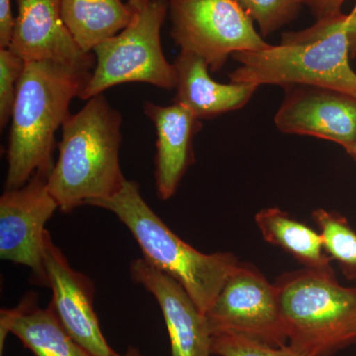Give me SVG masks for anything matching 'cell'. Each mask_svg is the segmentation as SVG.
<instances>
[{
	"label": "cell",
	"mask_w": 356,
	"mask_h": 356,
	"mask_svg": "<svg viewBox=\"0 0 356 356\" xmlns=\"http://www.w3.org/2000/svg\"><path fill=\"white\" fill-rule=\"evenodd\" d=\"M170 36L180 51L204 58L210 72H220L238 51L271 46L236 0H166Z\"/></svg>",
	"instance_id": "52a82bcc"
},
{
	"label": "cell",
	"mask_w": 356,
	"mask_h": 356,
	"mask_svg": "<svg viewBox=\"0 0 356 356\" xmlns=\"http://www.w3.org/2000/svg\"><path fill=\"white\" fill-rule=\"evenodd\" d=\"M211 355L216 356H307L289 344L274 346L235 332L212 334Z\"/></svg>",
	"instance_id": "44dd1931"
},
{
	"label": "cell",
	"mask_w": 356,
	"mask_h": 356,
	"mask_svg": "<svg viewBox=\"0 0 356 356\" xmlns=\"http://www.w3.org/2000/svg\"><path fill=\"white\" fill-rule=\"evenodd\" d=\"M134 282L156 299L165 321L172 356H211V334L205 315L184 287L144 259L130 264Z\"/></svg>",
	"instance_id": "7c38bea8"
},
{
	"label": "cell",
	"mask_w": 356,
	"mask_h": 356,
	"mask_svg": "<svg viewBox=\"0 0 356 356\" xmlns=\"http://www.w3.org/2000/svg\"><path fill=\"white\" fill-rule=\"evenodd\" d=\"M177 72L175 102L186 107L199 120L212 119L243 108L259 86L254 83H220L209 74L204 58L180 51L173 63Z\"/></svg>",
	"instance_id": "9a60e30c"
},
{
	"label": "cell",
	"mask_w": 356,
	"mask_h": 356,
	"mask_svg": "<svg viewBox=\"0 0 356 356\" xmlns=\"http://www.w3.org/2000/svg\"><path fill=\"white\" fill-rule=\"evenodd\" d=\"M211 334L235 332L274 346L288 343L275 284L241 262L205 314Z\"/></svg>",
	"instance_id": "ba28073f"
},
{
	"label": "cell",
	"mask_w": 356,
	"mask_h": 356,
	"mask_svg": "<svg viewBox=\"0 0 356 356\" xmlns=\"http://www.w3.org/2000/svg\"><path fill=\"white\" fill-rule=\"evenodd\" d=\"M44 264L48 287L53 292L50 307L67 332L90 356H116L103 336L93 307L95 286L86 274L74 270L47 233Z\"/></svg>",
	"instance_id": "8fae6325"
},
{
	"label": "cell",
	"mask_w": 356,
	"mask_h": 356,
	"mask_svg": "<svg viewBox=\"0 0 356 356\" xmlns=\"http://www.w3.org/2000/svg\"><path fill=\"white\" fill-rule=\"evenodd\" d=\"M348 39H350V56L355 57L356 55V14H348Z\"/></svg>",
	"instance_id": "d4e9b609"
},
{
	"label": "cell",
	"mask_w": 356,
	"mask_h": 356,
	"mask_svg": "<svg viewBox=\"0 0 356 356\" xmlns=\"http://www.w3.org/2000/svg\"><path fill=\"white\" fill-rule=\"evenodd\" d=\"M17 16L10 49L26 63L56 60L95 69V56L84 53L62 17V0H16Z\"/></svg>",
	"instance_id": "4fadbf2b"
},
{
	"label": "cell",
	"mask_w": 356,
	"mask_h": 356,
	"mask_svg": "<svg viewBox=\"0 0 356 356\" xmlns=\"http://www.w3.org/2000/svg\"><path fill=\"white\" fill-rule=\"evenodd\" d=\"M149 1L151 0H128V3L135 13H140L149 3Z\"/></svg>",
	"instance_id": "484cf974"
},
{
	"label": "cell",
	"mask_w": 356,
	"mask_h": 356,
	"mask_svg": "<svg viewBox=\"0 0 356 356\" xmlns=\"http://www.w3.org/2000/svg\"><path fill=\"white\" fill-rule=\"evenodd\" d=\"M274 284L292 348L307 356H334L356 344V287L305 268L282 274Z\"/></svg>",
	"instance_id": "5b68a950"
},
{
	"label": "cell",
	"mask_w": 356,
	"mask_h": 356,
	"mask_svg": "<svg viewBox=\"0 0 356 356\" xmlns=\"http://www.w3.org/2000/svg\"><path fill=\"white\" fill-rule=\"evenodd\" d=\"M348 154L351 159H353V161H355L356 165V142L355 144L353 145V147H351V149L348 152Z\"/></svg>",
	"instance_id": "83f0119b"
},
{
	"label": "cell",
	"mask_w": 356,
	"mask_h": 356,
	"mask_svg": "<svg viewBox=\"0 0 356 356\" xmlns=\"http://www.w3.org/2000/svg\"><path fill=\"white\" fill-rule=\"evenodd\" d=\"M116 356H146L143 355V353H140V350H138L137 348H133V346H131V348H129L127 350L125 351V353H123V355H119V353H117Z\"/></svg>",
	"instance_id": "4316f807"
},
{
	"label": "cell",
	"mask_w": 356,
	"mask_h": 356,
	"mask_svg": "<svg viewBox=\"0 0 356 356\" xmlns=\"http://www.w3.org/2000/svg\"><path fill=\"white\" fill-rule=\"evenodd\" d=\"M123 0H62V17L84 53L123 31L135 15Z\"/></svg>",
	"instance_id": "ac0fdd59"
},
{
	"label": "cell",
	"mask_w": 356,
	"mask_h": 356,
	"mask_svg": "<svg viewBox=\"0 0 356 356\" xmlns=\"http://www.w3.org/2000/svg\"><path fill=\"white\" fill-rule=\"evenodd\" d=\"M92 70L56 60L26 63L11 114L6 191L22 187L36 172L50 175L56 133Z\"/></svg>",
	"instance_id": "6da1fadb"
},
{
	"label": "cell",
	"mask_w": 356,
	"mask_h": 356,
	"mask_svg": "<svg viewBox=\"0 0 356 356\" xmlns=\"http://www.w3.org/2000/svg\"><path fill=\"white\" fill-rule=\"evenodd\" d=\"M284 89L274 116L280 132L330 140L350 151L356 142L355 97L322 86L295 84Z\"/></svg>",
	"instance_id": "30bf717a"
},
{
	"label": "cell",
	"mask_w": 356,
	"mask_h": 356,
	"mask_svg": "<svg viewBox=\"0 0 356 356\" xmlns=\"http://www.w3.org/2000/svg\"><path fill=\"white\" fill-rule=\"evenodd\" d=\"M13 334L34 356H90L74 341L50 306L42 309L35 296L0 315V353L7 334Z\"/></svg>",
	"instance_id": "2e32d148"
},
{
	"label": "cell",
	"mask_w": 356,
	"mask_h": 356,
	"mask_svg": "<svg viewBox=\"0 0 356 356\" xmlns=\"http://www.w3.org/2000/svg\"><path fill=\"white\" fill-rule=\"evenodd\" d=\"M122 123L120 112L99 95L63 124L58 158L48 177L49 191L63 213L112 197L123 186Z\"/></svg>",
	"instance_id": "7a4b0ae2"
},
{
	"label": "cell",
	"mask_w": 356,
	"mask_h": 356,
	"mask_svg": "<svg viewBox=\"0 0 356 356\" xmlns=\"http://www.w3.org/2000/svg\"><path fill=\"white\" fill-rule=\"evenodd\" d=\"M166 15V0H151L135 13L123 31L98 44L93 51L95 69L79 98L88 102L107 89L128 83L175 89V65L166 60L161 42Z\"/></svg>",
	"instance_id": "8992f818"
},
{
	"label": "cell",
	"mask_w": 356,
	"mask_h": 356,
	"mask_svg": "<svg viewBox=\"0 0 356 356\" xmlns=\"http://www.w3.org/2000/svg\"><path fill=\"white\" fill-rule=\"evenodd\" d=\"M255 224L266 243L280 248L303 268L315 273L336 275L332 259L325 252L318 231L295 220L277 207L262 209L255 215Z\"/></svg>",
	"instance_id": "e0dca14e"
},
{
	"label": "cell",
	"mask_w": 356,
	"mask_h": 356,
	"mask_svg": "<svg viewBox=\"0 0 356 356\" xmlns=\"http://www.w3.org/2000/svg\"><path fill=\"white\" fill-rule=\"evenodd\" d=\"M15 22L13 0H0V49H9L10 47Z\"/></svg>",
	"instance_id": "603a6c76"
},
{
	"label": "cell",
	"mask_w": 356,
	"mask_h": 356,
	"mask_svg": "<svg viewBox=\"0 0 356 356\" xmlns=\"http://www.w3.org/2000/svg\"><path fill=\"white\" fill-rule=\"evenodd\" d=\"M88 205L113 213L132 234L143 259L177 280L204 315L240 266L232 252L203 254L184 242L152 210L133 180L126 179L112 197Z\"/></svg>",
	"instance_id": "277c9868"
},
{
	"label": "cell",
	"mask_w": 356,
	"mask_h": 356,
	"mask_svg": "<svg viewBox=\"0 0 356 356\" xmlns=\"http://www.w3.org/2000/svg\"><path fill=\"white\" fill-rule=\"evenodd\" d=\"M144 112L153 122L156 132V194L161 200H168L177 191L189 166L193 165V140L202 129V123L186 107L177 102L161 106L147 102Z\"/></svg>",
	"instance_id": "5bb4252c"
},
{
	"label": "cell",
	"mask_w": 356,
	"mask_h": 356,
	"mask_svg": "<svg viewBox=\"0 0 356 356\" xmlns=\"http://www.w3.org/2000/svg\"><path fill=\"white\" fill-rule=\"evenodd\" d=\"M267 37L297 19L302 9L300 0H236Z\"/></svg>",
	"instance_id": "ffe728a7"
},
{
	"label": "cell",
	"mask_w": 356,
	"mask_h": 356,
	"mask_svg": "<svg viewBox=\"0 0 356 356\" xmlns=\"http://www.w3.org/2000/svg\"><path fill=\"white\" fill-rule=\"evenodd\" d=\"M26 62L10 49H0V128H6L11 114L18 84Z\"/></svg>",
	"instance_id": "7402d4cb"
},
{
	"label": "cell",
	"mask_w": 356,
	"mask_h": 356,
	"mask_svg": "<svg viewBox=\"0 0 356 356\" xmlns=\"http://www.w3.org/2000/svg\"><path fill=\"white\" fill-rule=\"evenodd\" d=\"M313 221L322 236L325 252L336 261L348 280L356 281V231L341 213L317 209Z\"/></svg>",
	"instance_id": "d6986e66"
},
{
	"label": "cell",
	"mask_w": 356,
	"mask_h": 356,
	"mask_svg": "<svg viewBox=\"0 0 356 356\" xmlns=\"http://www.w3.org/2000/svg\"><path fill=\"white\" fill-rule=\"evenodd\" d=\"M346 22L348 15L341 13L301 31L284 33L278 46L234 54L232 58L241 65L229 74V81L322 86L356 98Z\"/></svg>",
	"instance_id": "3957f363"
},
{
	"label": "cell",
	"mask_w": 356,
	"mask_h": 356,
	"mask_svg": "<svg viewBox=\"0 0 356 356\" xmlns=\"http://www.w3.org/2000/svg\"><path fill=\"white\" fill-rule=\"evenodd\" d=\"M302 6L308 7L316 20L336 17L341 14V7L346 0H300Z\"/></svg>",
	"instance_id": "cb8c5ba5"
},
{
	"label": "cell",
	"mask_w": 356,
	"mask_h": 356,
	"mask_svg": "<svg viewBox=\"0 0 356 356\" xmlns=\"http://www.w3.org/2000/svg\"><path fill=\"white\" fill-rule=\"evenodd\" d=\"M48 177L36 172L22 187L6 189L0 197V257L29 267L36 282L46 287L44 226L58 209L49 191Z\"/></svg>",
	"instance_id": "9c48e42d"
}]
</instances>
